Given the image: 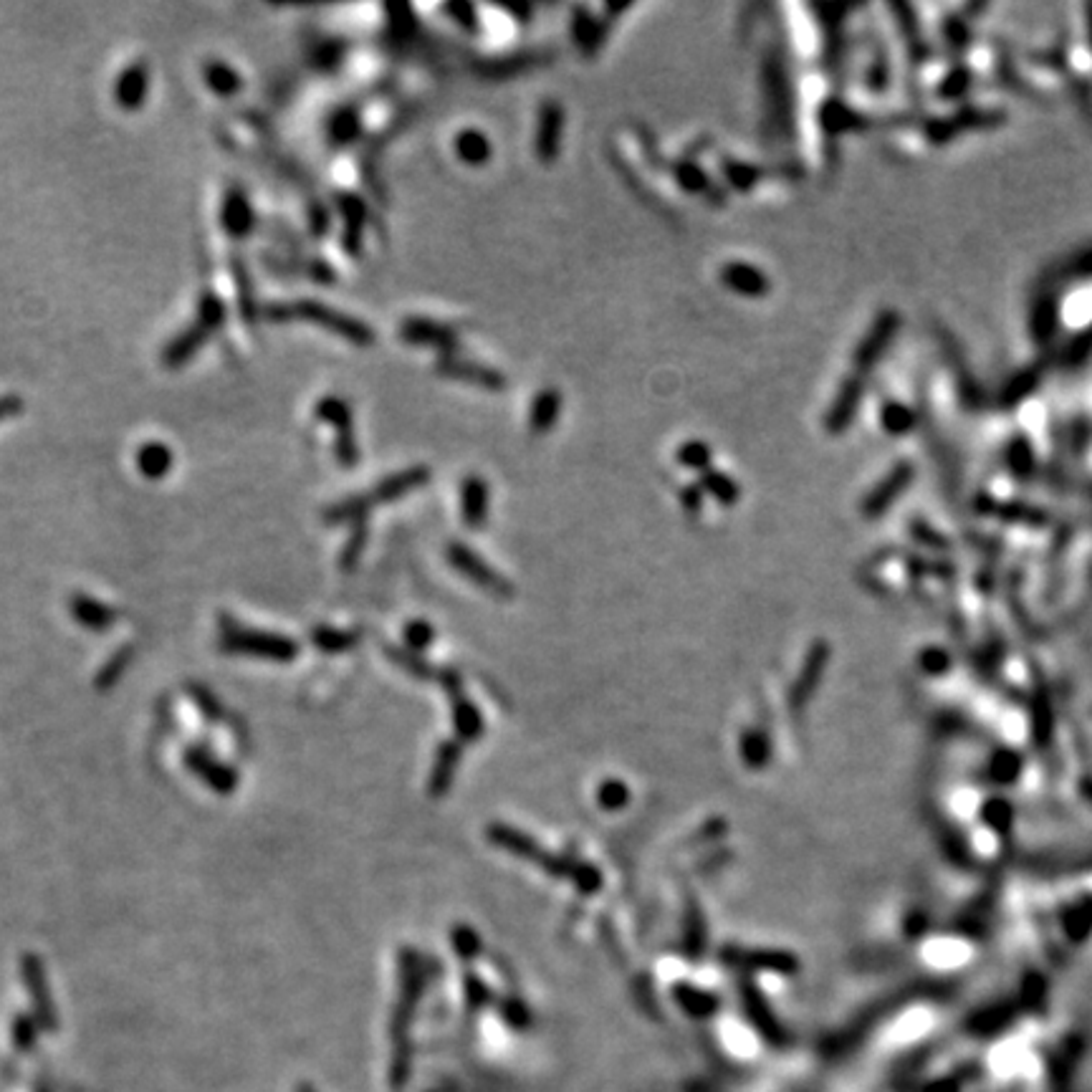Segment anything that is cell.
Listing matches in <instances>:
<instances>
[{"label": "cell", "instance_id": "6da1fadb", "mask_svg": "<svg viewBox=\"0 0 1092 1092\" xmlns=\"http://www.w3.org/2000/svg\"><path fill=\"white\" fill-rule=\"evenodd\" d=\"M263 317L273 324L293 322V319H301V322H312L317 327L327 329V332L337 334V337L347 339L354 347H372L377 339L375 329L370 327L362 319L352 317L347 312H339V309L329 307V304L314 301V298H296V301H273L263 309Z\"/></svg>", "mask_w": 1092, "mask_h": 1092}, {"label": "cell", "instance_id": "7a4b0ae2", "mask_svg": "<svg viewBox=\"0 0 1092 1092\" xmlns=\"http://www.w3.org/2000/svg\"><path fill=\"white\" fill-rule=\"evenodd\" d=\"M226 324V304L216 291H203L198 298V312L191 327H186L179 334L169 339L167 347L162 349V364L167 370H179L186 367L213 337Z\"/></svg>", "mask_w": 1092, "mask_h": 1092}, {"label": "cell", "instance_id": "3957f363", "mask_svg": "<svg viewBox=\"0 0 1092 1092\" xmlns=\"http://www.w3.org/2000/svg\"><path fill=\"white\" fill-rule=\"evenodd\" d=\"M317 420L329 422L334 428V458L342 468L352 471L359 463V446L354 436V415L349 400L339 395H324L314 405Z\"/></svg>", "mask_w": 1092, "mask_h": 1092}, {"label": "cell", "instance_id": "277c9868", "mask_svg": "<svg viewBox=\"0 0 1092 1092\" xmlns=\"http://www.w3.org/2000/svg\"><path fill=\"white\" fill-rule=\"evenodd\" d=\"M436 372L441 377H448V380L468 382V385L486 392H503L508 387L506 375L498 372L496 367L473 362V359H463L461 354H441V357L436 359Z\"/></svg>", "mask_w": 1092, "mask_h": 1092}, {"label": "cell", "instance_id": "5b68a950", "mask_svg": "<svg viewBox=\"0 0 1092 1092\" xmlns=\"http://www.w3.org/2000/svg\"><path fill=\"white\" fill-rule=\"evenodd\" d=\"M721 961L739 971H766V974L792 976L800 971V961L795 954L779 949H741L726 946L721 951Z\"/></svg>", "mask_w": 1092, "mask_h": 1092}, {"label": "cell", "instance_id": "8992f818", "mask_svg": "<svg viewBox=\"0 0 1092 1092\" xmlns=\"http://www.w3.org/2000/svg\"><path fill=\"white\" fill-rule=\"evenodd\" d=\"M397 334H400L402 342L412 344V347L438 349V357L441 354H458V344H461V332L456 327L428 317L402 319Z\"/></svg>", "mask_w": 1092, "mask_h": 1092}, {"label": "cell", "instance_id": "52a82bcc", "mask_svg": "<svg viewBox=\"0 0 1092 1092\" xmlns=\"http://www.w3.org/2000/svg\"><path fill=\"white\" fill-rule=\"evenodd\" d=\"M448 562L453 565V570L461 572L466 580H471L473 585H478L481 590L491 592V595L496 597H511L513 595V587L511 582L503 580L501 575H498L496 570H493L488 562H483L481 557L476 555L473 550H468L466 543H458L453 541L451 547H448Z\"/></svg>", "mask_w": 1092, "mask_h": 1092}, {"label": "cell", "instance_id": "ba28073f", "mask_svg": "<svg viewBox=\"0 0 1092 1092\" xmlns=\"http://www.w3.org/2000/svg\"><path fill=\"white\" fill-rule=\"evenodd\" d=\"M897 327H900V317H897V312L885 309V312L877 314V319L872 322V327L867 329L865 337L860 339L855 354H852V364H855L857 372H867L875 367V362L882 357L887 344H890L892 337H895Z\"/></svg>", "mask_w": 1092, "mask_h": 1092}, {"label": "cell", "instance_id": "9c48e42d", "mask_svg": "<svg viewBox=\"0 0 1092 1092\" xmlns=\"http://www.w3.org/2000/svg\"><path fill=\"white\" fill-rule=\"evenodd\" d=\"M862 395H865V382L860 375H850L842 380L840 390L835 392V400L825 412V433L827 436H842L852 428L857 412H860Z\"/></svg>", "mask_w": 1092, "mask_h": 1092}, {"label": "cell", "instance_id": "30bf717a", "mask_svg": "<svg viewBox=\"0 0 1092 1092\" xmlns=\"http://www.w3.org/2000/svg\"><path fill=\"white\" fill-rule=\"evenodd\" d=\"M562 132H565V109L560 102L550 99L538 107L536 134H533V152H536L538 162L552 164L560 157Z\"/></svg>", "mask_w": 1092, "mask_h": 1092}, {"label": "cell", "instance_id": "8fae6325", "mask_svg": "<svg viewBox=\"0 0 1092 1092\" xmlns=\"http://www.w3.org/2000/svg\"><path fill=\"white\" fill-rule=\"evenodd\" d=\"M830 655L832 650L825 640H817L815 645L810 647V652H807L805 657V665H802L800 676H797L795 681V688L790 691V706L795 713L805 711V706L817 693V686H820L822 673H825L827 662H830Z\"/></svg>", "mask_w": 1092, "mask_h": 1092}, {"label": "cell", "instance_id": "7c38bea8", "mask_svg": "<svg viewBox=\"0 0 1092 1092\" xmlns=\"http://www.w3.org/2000/svg\"><path fill=\"white\" fill-rule=\"evenodd\" d=\"M221 226L231 241H246L256 228V211L241 186H231L221 203Z\"/></svg>", "mask_w": 1092, "mask_h": 1092}, {"label": "cell", "instance_id": "4fadbf2b", "mask_svg": "<svg viewBox=\"0 0 1092 1092\" xmlns=\"http://www.w3.org/2000/svg\"><path fill=\"white\" fill-rule=\"evenodd\" d=\"M431 478L433 473L428 466H410L405 468V471H395L387 478H382V481H377L372 493H367V496H370L372 503L400 501V498L426 488L428 483H431Z\"/></svg>", "mask_w": 1092, "mask_h": 1092}, {"label": "cell", "instance_id": "5bb4252c", "mask_svg": "<svg viewBox=\"0 0 1092 1092\" xmlns=\"http://www.w3.org/2000/svg\"><path fill=\"white\" fill-rule=\"evenodd\" d=\"M718 278L728 291H734L736 296L744 298H761L771 291V278L759 266L746 261L723 263Z\"/></svg>", "mask_w": 1092, "mask_h": 1092}, {"label": "cell", "instance_id": "9a60e30c", "mask_svg": "<svg viewBox=\"0 0 1092 1092\" xmlns=\"http://www.w3.org/2000/svg\"><path fill=\"white\" fill-rule=\"evenodd\" d=\"M914 478V463H897L865 498H862V516L877 518L890 508V503L905 491V486Z\"/></svg>", "mask_w": 1092, "mask_h": 1092}, {"label": "cell", "instance_id": "2e32d148", "mask_svg": "<svg viewBox=\"0 0 1092 1092\" xmlns=\"http://www.w3.org/2000/svg\"><path fill=\"white\" fill-rule=\"evenodd\" d=\"M739 989H741V1001H744L746 1016H749L751 1024H754L756 1029H759V1035L764 1037V1040H769L771 1045H786L784 1026H781L779 1019H776V1016L771 1014V1006L766 1004V999L761 996V991L746 979L741 981Z\"/></svg>", "mask_w": 1092, "mask_h": 1092}, {"label": "cell", "instance_id": "e0dca14e", "mask_svg": "<svg viewBox=\"0 0 1092 1092\" xmlns=\"http://www.w3.org/2000/svg\"><path fill=\"white\" fill-rule=\"evenodd\" d=\"M149 94V64L134 62L124 69L114 82V102L124 112H137L144 107V99Z\"/></svg>", "mask_w": 1092, "mask_h": 1092}, {"label": "cell", "instance_id": "ac0fdd59", "mask_svg": "<svg viewBox=\"0 0 1092 1092\" xmlns=\"http://www.w3.org/2000/svg\"><path fill=\"white\" fill-rule=\"evenodd\" d=\"M226 642L231 645V650L253 652V655H263V657H276V660H288V657L296 655V645H293L291 640L278 637V635H263V632L231 630L226 635Z\"/></svg>", "mask_w": 1092, "mask_h": 1092}, {"label": "cell", "instance_id": "d6986e66", "mask_svg": "<svg viewBox=\"0 0 1092 1092\" xmlns=\"http://www.w3.org/2000/svg\"><path fill=\"white\" fill-rule=\"evenodd\" d=\"M491 508V488L486 478L471 473L461 481V518L468 528H483Z\"/></svg>", "mask_w": 1092, "mask_h": 1092}, {"label": "cell", "instance_id": "ffe728a7", "mask_svg": "<svg viewBox=\"0 0 1092 1092\" xmlns=\"http://www.w3.org/2000/svg\"><path fill=\"white\" fill-rule=\"evenodd\" d=\"M339 213L344 218L342 248L349 256H357L359 248H362L364 228H367V206L352 193H344V196H339Z\"/></svg>", "mask_w": 1092, "mask_h": 1092}, {"label": "cell", "instance_id": "44dd1931", "mask_svg": "<svg viewBox=\"0 0 1092 1092\" xmlns=\"http://www.w3.org/2000/svg\"><path fill=\"white\" fill-rule=\"evenodd\" d=\"M488 840H491L496 847H501V850L521 857V860L538 862V865H543V860H547V852L538 847V842L533 840V837L523 835V832L516 830V827L491 825L488 827Z\"/></svg>", "mask_w": 1092, "mask_h": 1092}, {"label": "cell", "instance_id": "7402d4cb", "mask_svg": "<svg viewBox=\"0 0 1092 1092\" xmlns=\"http://www.w3.org/2000/svg\"><path fill=\"white\" fill-rule=\"evenodd\" d=\"M562 415V392L557 387H543L536 392L528 407V431L531 436H550Z\"/></svg>", "mask_w": 1092, "mask_h": 1092}, {"label": "cell", "instance_id": "603a6c76", "mask_svg": "<svg viewBox=\"0 0 1092 1092\" xmlns=\"http://www.w3.org/2000/svg\"><path fill=\"white\" fill-rule=\"evenodd\" d=\"M612 21V18H607ZM607 21L592 16L587 8H575V16H572V38H575L577 48H580L585 56H595L602 48L607 36Z\"/></svg>", "mask_w": 1092, "mask_h": 1092}, {"label": "cell", "instance_id": "cb8c5ba5", "mask_svg": "<svg viewBox=\"0 0 1092 1092\" xmlns=\"http://www.w3.org/2000/svg\"><path fill=\"white\" fill-rule=\"evenodd\" d=\"M231 276H233V286H236L238 312H241L243 322H246L248 327H256L258 317H261L258 304H256V288H253V278H251V273H248L246 261H243L238 253H231Z\"/></svg>", "mask_w": 1092, "mask_h": 1092}, {"label": "cell", "instance_id": "d4e9b609", "mask_svg": "<svg viewBox=\"0 0 1092 1092\" xmlns=\"http://www.w3.org/2000/svg\"><path fill=\"white\" fill-rule=\"evenodd\" d=\"M134 466H137V471L142 473L144 478H149V481H159V478H164L169 471H172L174 453L169 451L164 443L149 441L137 448V453H134Z\"/></svg>", "mask_w": 1092, "mask_h": 1092}, {"label": "cell", "instance_id": "484cf974", "mask_svg": "<svg viewBox=\"0 0 1092 1092\" xmlns=\"http://www.w3.org/2000/svg\"><path fill=\"white\" fill-rule=\"evenodd\" d=\"M453 147H456L458 159H461L463 164H468V167H483V164H488V159L493 157L491 139H488L486 132H481V129L476 127L461 129V132L456 134Z\"/></svg>", "mask_w": 1092, "mask_h": 1092}, {"label": "cell", "instance_id": "4316f807", "mask_svg": "<svg viewBox=\"0 0 1092 1092\" xmlns=\"http://www.w3.org/2000/svg\"><path fill=\"white\" fill-rule=\"evenodd\" d=\"M865 117L857 114L850 104H845L842 99H827L820 109V124L827 134L837 137V134L855 132L862 127Z\"/></svg>", "mask_w": 1092, "mask_h": 1092}, {"label": "cell", "instance_id": "83f0119b", "mask_svg": "<svg viewBox=\"0 0 1092 1092\" xmlns=\"http://www.w3.org/2000/svg\"><path fill=\"white\" fill-rule=\"evenodd\" d=\"M23 976H26V984H28V989H31V999H33V1004H36L41 1024L46 1026V1029H56V1016H53V1004H51V996H48L43 966H38L36 959H26Z\"/></svg>", "mask_w": 1092, "mask_h": 1092}, {"label": "cell", "instance_id": "f1b7e54d", "mask_svg": "<svg viewBox=\"0 0 1092 1092\" xmlns=\"http://www.w3.org/2000/svg\"><path fill=\"white\" fill-rule=\"evenodd\" d=\"M458 761H461V746L456 741H448L441 746L436 756V766H433L431 774V795L443 797L453 784V776H456Z\"/></svg>", "mask_w": 1092, "mask_h": 1092}, {"label": "cell", "instance_id": "f546056e", "mask_svg": "<svg viewBox=\"0 0 1092 1092\" xmlns=\"http://www.w3.org/2000/svg\"><path fill=\"white\" fill-rule=\"evenodd\" d=\"M698 486L703 488V493L716 498L721 506H734L741 498V486L734 476L718 471V468H708L706 473L698 476Z\"/></svg>", "mask_w": 1092, "mask_h": 1092}, {"label": "cell", "instance_id": "4dcf8cb0", "mask_svg": "<svg viewBox=\"0 0 1092 1092\" xmlns=\"http://www.w3.org/2000/svg\"><path fill=\"white\" fill-rule=\"evenodd\" d=\"M327 134H329V139H332V144H337V147L352 144L354 139L362 134V117H359V109L352 107V104L339 107L337 112L329 117Z\"/></svg>", "mask_w": 1092, "mask_h": 1092}, {"label": "cell", "instance_id": "1f68e13d", "mask_svg": "<svg viewBox=\"0 0 1092 1092\" xmlns=\"http://www.w3.org/2000/svg\"><path fill=\"white\" fill-rule=\"evenodd\" d=\"M671 172H673V177H676L678 186H681L686 193H693V196H708V193L713 191L711 177H708V172L696 162V159H691V157L676 159Z\"/></svg>", "mask_w": 1092, "mask_h": 1092}, {"label": "cell", "instance_id": "d6a6232c", "mask_svg": "<svg viewBox=\"0 0 1092 1092\" xmlns=\"http://www.w3.org/2000/svg\"><path fill=\"white\" fill-rule=\"evenodd\" d=\"M673 996H676L678 1004H681L683 1009H686V1014L698 1016V1019H706V1016H713L718 1011L716 996H713L711 991L698 989V986L676 984V991H673Z\"/></svg>", "mask_w": 1092, "mask_h": 1092}, {"label": "cell", "instance_id": "836d02e7", "mask_svg": "<svg viewBox=\"0 0 1092 1092\" xmlns=\"http://www.w3.org/2000/svg\"><path fill=\"white\" fill-rule=\"evenodd\" d=\"M372 508V501L367 493H352V496L347 498H339V501H334L332 506L324 511V521L327 523H344V521H364L367 518V513H370Z\"/></svg>", "mask_w": 1092, "mask_h": 1092}, {"label": "cell", "instance_id": "e575fe53", "mask_svg": "<svg viewBox=\"0 0 1092 1092\" xmlns=\"http://www.w3.org/2000/svg\"><path fill=\"white\" fill-rule=\"evenodd\" d=\"M453 723H456V731L458 736H461V741H466V744L481 739L483 716L468 698H453Z\"/></svg>", "mask_w": 1092, "mask_h": 1092}, {"label": "cell", "instance_id": "d590c367", "mask_svg": "<svg viewBox=\"0 0 1092 1092\" xmlns=\"http://www.w3.org/2000/svg\"><path fill=\"white\" fill-rule=\"evenodd\" d=\"M72 612L79 622H84V625L92 627V630H104V627L112 625L114 617H117V612L109 610L107 605H102V602L92 600V597L87 595L72 597Z\"/></svg>", "mask_w": 1092, "mask_h": 1092}, {"label": "cell", "instance_id": "8d00e7d4", "mask_svg": "<svg viewBox=\"0 0 1092 1092\" xmlns=\"http://www.w3.org/2000/svg\"><path fill=\"white\" fill-rule=\"evenodd\" d=\"M203 72H206V84L211 87V92L218 94V97H233V94L241 92L243 79H241V74L231 67V64L213 58V62L206 64Z\"/></svg>", "mask_w": 1092, "mask_h": 1092}, {"label": "cell", "instance_id": "74e56055", "mask_svg": "<svg viewBox=\"0 0 1092 1092\" xmlns=\"http://www.w3.org/2000/svg\"><path fill=\"white\" fill-rule=\"evenodd\" d=\"M741 761H744L749 769H764L771 761V741L764 731L759 728H749L744 736H741Z\"/></svg>", "mask_w": 1092, "mask_h": 1092}, {"label": "cell", "instance_id": "f35d334b", "mask_svg": "<svg viewBox=\"0 0 1092 1092\" xmlns=\"http://www.w3.org/2000/svg\"><path fill=\"white\" fill-rule=\"evenodd\" d=\"M721 172L726 177V183L734 188L736 193H749L754 191L756 183L761 177V169L754 167L749 162H741L736 157H723L721 159Z\"/></svg>", "mask_w": 1092, "mask_h": 1092}, {"label": "cell", "instance_id": "ab89813d", "mask_svg": "<svg viewBox=\"0 0 1092 1092\" xmlns=\"http://www.w3.org/2000/svg\"><path fill=\"white\" fill-rule=\"evenodd\" d=\"M706 919H703L698 902L691 900L686 907V954L691 959H701V954L706 951Z\"/></svg>", "mask_w": 1092, "mask_h": 1092}, {"label": "cell", "instance_id": "60d3db41", "mask_svg": "<svg viewBox=\"0 0 1092 1092\" xmlns=\"http://www.w3.org/2000/svg\"><path fill=\"white\" fill-rule=\"evenodd\" d=\"M676 458L686 471H696L698 476L706 473L708 468H713V448L708 446L706 441H698V438L683 443V446L678 448Z\"/></svg>", "mask_w": 1092, "mask_h": 1092}, {"label": "cell", "instance_id": "b9f144b4", "mask_svg": "<svg viewBox=\"0 0 1092 1092\" xmlns=\"http://www.w3.org/2000/svg\"><path fill=\"white\" fill-rule=\"evenodd\" d=\"M880 426L882 431L890 433V436H905L907 431H914L916 415L907 405L890 400L880 407Z\"/></svg>", "mask_w": 1092, "mask_h": 1092}, {"label": "cell", "instance_id": "7bdbcfd3", "mask_svg": "<svg viewBox=\"0 0 1092 1092\" xmlns=\"http://www.w3.org/2000/svg\"><path fill=\"white\" fill-rule=\"evenodd\" d=\"M630 802V786L620 779L602 781L597 790V805L605 812H620Z\"/></svg>", "mask_w": 1092, "mask_h": 1092}, {"label": "cell", "instance_id": "ee69618b", "mask_svg": "<svg viewBox=\"0 0 1092 1092\" xmlns=\"http://www.w3.org/2000/svg\"><path fill=\"white\" fill-rule=\"evenodd\" d=\"M364 543H367V521H357L352 526V533H349L347 547L342 550V557H339L342 570H352L357 565L359 557L364 555Z\"/></svg>", "mask_w": 1092, "mask_h": 1092}, {"label": "cell", "instance_id": "f6af8a7d", "mask_svg": "<svg viewBox=\"0 0 1092 1092\" xmlns=\"http://www.w3.org/2000/svg\"><path fill=\"white\" fill-rule=\"evenodd\" d=\"M451 941H453V949H456V954L461 956V959L473 961L478 954H481V939H478V934L471 929V926H456L451 934Z\"/></svg>", "mask_w": 1092, "mask_h": 1092}, {"label": "cell", "instance_id": "bcb514c9", "mask_svg": "<svg viewBox=\"0 0 1092 1092\" xmlns=\"http://www.w3.org/2000/svg\"><path fill=\"white\" fill-rule=\"evenodd\" d=\"M443 11L451 16V21L456 23L461 31H466V33L481 31V23H478V8L473 6V3H448Z\"/></svg>", "mask_w": 1092, "mask_h": 1092}, {"label": "cell", "instance_id": "7dc6e473", "mask_svg": "<svg viewBox=\"0 0 1092 1092\" xmlns=\"http://www.w3.org/2000/svg\"><path fill=\"white\" fill-rule=\"evenodd\" d=\"M572 880H575V885L580 887V892H585V895H595V892L602 887V882H605V877H602V872L597 870L595 865H577L575 872H572Z\"/></svg>", "mask_w": 1092, "mask_h": 1092}, {"label": "cell", "instance_id": "c3c4849f", "mask_svg": "<svg viewBox=\"0 0 1092 1092\" xmlns=\"http://www.w3.org/2000/svg\"><path fill=\"white\" fill-rule=\"evenodd\" d=\"M405 642H407V647H410V650H415V652L426 650V647L433 642V627L428 625V622H420V620L410 622V625L405 627Z\"/></svg>", "mask_w": 1092, "mask_h": 1092}, {"label": "cell", "instance_id": "681fc988", "mask_svg": "<svg viewBox=\"0 0 1092 1092\" xmlns=\"http://www.w3.org/2000/svg\"><path fill=\"white\" fill-rule=\"evenodd\" d=\"M681 506L683 511L691 513V516H698L703 508V488L696 483H688V486L681 488Z\"/></svg>", "mask_w": 1092, "mask_h": 1092}, {"label": "cell", "instance_id": "f907efd6", "mask_svg": "<svg viewBox=\"0 0 1092 1092\" xmlns=\"http://www.w3.org/2000/svg\"><path fill=\"white\" fill-rule=\"evenodd\" d=\"M466 996H468V1004L473 1006V1009H478V1006L488 1004L491 1001V989H488L486 984H483L478 976H468L466 979Z\"/></svg>", "mask_w": 1092, "mask_h": 1092}, {"label": "cell", "instance_id": "816d5d0a", "mask_svg": "<svg viewBox=\"0 0 1092 1092\" xmlns=\"http://www.w3.org/2000/svg\"><path fill=\"white\" fill-rule=\"evenodd\" d=\"M309 228H312V233L317 238L327 236L329 233V228H332V216H329V211L324 208V203L309 208Z\"/></svg>", "mask_w": 1092, "mask_h": 1092}, {"label": "cell", "instance_id": "f5cc1de1", "mask_svg": "<svg viewBox=\"0 0 1092 1092\" xmlns=\"http://www.w3.org/2000/svg\"><path fill=\"white\" fill-rule=\"evenodd\" d=\"M33 1040H36L33 1024L26 1016H18V1019L13 1021V1045H16L18 1050H28V1047L33 1045Z\"/></svg>", "mask_w": 1092, "mask_h": 1092}, {"label": "cell", "instance_id": "db71d44e", "mask_svg": "<svg viewBox=\"0 0 1092 1092\" xmlns=\"http://www.w3.org/2000/svg\"><path fill=\"white\" fill-rule=\"evenodd\" d=\"M392 657H395L397 662H400L402 668H405L407 673H412V676L417 678H433V671L428 668V662L417 660L415 655H410V652H395L392 650Z\"/></svg>", "mask_w": 1092, "mask_h": 1092}, {"label": "cell", "instance_id": "11a10c76", "mask_svg": "<svg viewBox=\"0 0 1092 1092\" xmlns=\"http://www.w3.org/2000/svg\"><path fill=\"white\" fill-rule=\"evenodd\" d=\"M23 412V400L18 395H0V420L16 417Z\"/></svg>", "mask_w": 1092, "mask_h": 1092}, {"label": "cell", "instance_id": "9f6ffc18", "mask_svg": "<svg viewBox=\"0 0 1092 1092\" xmlns=\"http://www.w3.org/2000/svg\"><path fill=\"white\" fill-rule=\"evenodd\" d=\"M503 1016H506V1019H508V1021H511V1024H516V1026H523V1024H528V1014H526V1006H523V1004H518V1001H516V999H511V1001H506V1004H503Z\"/></svg>", "mask_w": 1092, "mask_h": 1092}, {"label": "cell", "instance_id": "6f0895ef", "mask_svg": "<svg viewBox=\"0 0 1092 1092\" xmlns=\"http://www.w3.org/2000/svg\"><path fill=\"white\" fill-rule=\"evenodd\" d=\"M317 642H319V645H324V647H329V642H334V645H337V650H342V647H347L349 642H352V637L344 635V632L324 630V632H317Z\"/></svg>", "mask_w": 1092, "mask_h": 1092}, {"label": "cell", "instance_id": "680465c9", "mask_svg": "<svg viewBox=\"0 0 1092 1092\" xmlns=\"http://www.w3.org/2000/svg\"><path fill=\"white\" fill-rule=\"evenodd\" d=\"M296 1092H317V1090H314L312 1085H298V1087H296Z\"/></svg>", "mask_w": 1092, "mask_h": 1092}]
</instances>
